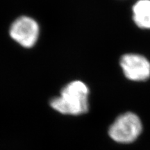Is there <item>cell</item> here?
Here are the masks:
<instances>
[{"label": "cell", "mask_w": 150, "mask_h": 150, "mask_svg": "<svg viewBox=\"0 0 150 150\" xmlns=\"http://www.w3.org/2000/svg\"><path fill=\"white\" fill-rule=\"evenodd\" d=\"M88 86L81 81H74L61 90L59 97L51 99L50 106L64 115H82L88 111Z\"/></svg>", "instance_id": "1"}, {"label": "cell", "mask_w": 150, "mask_h": 150, "mask_svg": "<svg viewBox=\"0 0 150 150\" xmlns=\"http://www.w3.org/2000/svg\"><path fill=\"white\" fill-rule=\"evenodd\" d=\"M142 124L134 112H127L116 118L108 129V135L118 143L129 144L134 142L141 134Z\"/></svg>", "instance_id": "2"}, {"label": "cell", "mask_w": 150, "mask_h": 150, "mask_svg": "<svg viewBox=\"0 0 150 150\" xmlns=\"http://www.w3.org/2000/svg\"><path fill=\"white\" fill-rule=\"evenodd\" d=\"M38 24L33 18L22 16L17 19L11 24V37L20 45L26 48L32 47L39 36Z\"/></svg>", "instance_id": "3"}, {"label": "cell", "mask_w": 150, "mask_h": 150, "mask_svg": "<svg viewBox=\"0 0 150 150\" xmlns=\"http://www.w3.org/2000/svg\"><path fill=\"white\" fill-rule=\"evenodd\" d=\"M120 65L125 76L135 81H145L150 76V63L144 56L128 54L121 58Z\"/></svg>", "instance_id": "4"}, {"label": "cell", "mask_w": 150, "mask_h": 150, "mask_svg": "<svg viewBox=\"0 0 150 150\" xmlns=\"http://www.w3.org/2000/svg\"><path fill=\"white\" fill-rule=\"evenodd\" d=\"M133 18L138 27L150 29V0H139L133 7Z\"/></svg>", "instance_id": "5"}]
</instances>
